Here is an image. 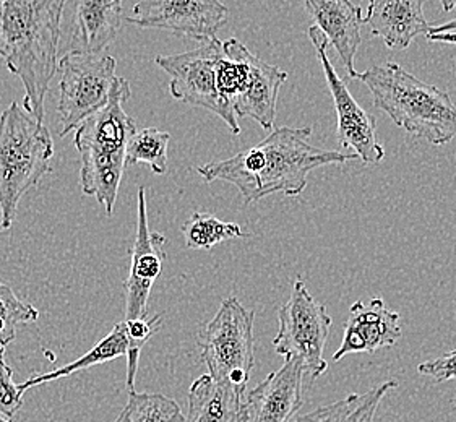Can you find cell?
Returning a JSON list of instances; mask_svg holds the SVG:
<instances>
[{
    "mask_svg": "<svg viewBox=\"0 0 456 422\" xmlns=\"http://www.w3.org/2000/svg\"><path fill=\"white\" fill-rule=\"evenodd\" d=\"M54 140L43 122L13 101L0 114V230L9 231L25 193L51 171Z\"/></svg>",
    "mask_w": 456,
    "mask_h": 422,
    "instance_id": "5b68a950",
    "label": "cell"
},
{
    "mask_svg": "<svg viewBox=\"0 0 456 422\" xmlns=\"http://www.w3.org/2000/svg\"><path fill=\"white\" fill-rule=\"evenodd\" d=\"M428 39L432 43H447L456 45V33H437V35H428Z\"/></svg>",
    "mask_w": 456,
    "mask_h": 422,
    "instance_id": "83f0119b",
    "label": "cell"
},
{
    "mask_svg": "<svg viewBox=\"0 0 456 422\" xmlns=\"http://www.w3.org/2000/svg\"><path fill=\"white\" fill-rule=\"evenodd\" d=\"M311 135L312 127H280L256 147L224 161L199 166L197 173L205 183L224 181L238 187L246 203L276 192L297 197L307 187V175L314 169L357 159L354 153L312 147Z\"/></svg>",
    "mask_w": 456,
    "mask_h": 422,
    "instance_id": "6da1fadb",
    "label": "cell"
},
{
    "mask_svg": "<svg viewBox=\"0 0 456 422\" xmlns=\"http://www.w3.org/2000/svg\"><path fill=\"white\" fill-rule=\"evenodd\" d=\"M114 422H183V413L169 396L130 392L127 404Z\"/></svg>",
    "mask_w": 456,
    "mask_h": 422,
    "instance_id": "603a6c76",
    "label": "cell"
},
{
    "mask_svg": "<svg viewBox=\"0 0 456 422\" xmlns=\"http://www.w3.org/2000/svg\"><path fill=\"white\" fill-rule=\"evenodd\" d=\"M309 37L315 46L320 64L323 67L325 78L329 83L330 93L337 110V137L345 150H353L364 165H379L385 158V150L377 138L375 119L367 114L351 92L346 82L337 74L329 59V39L317 27L309 28Z\"/></svg>",
    "mask_w": 456,
    "mask_h": 422,
    "instance_id": "30bf717a",
    "label": "cell"
},
{
    "mask_svg": "<svg viewBox=\"0 0 456 422\" xmlns=\"http://www.w3.org/2000/svg\"><path fill=\"white\" fill-rule=\"evenodd\" d=\"M247 390L201 376L189 390L183 422H248Z\"/></svg>",
    "mask_w": 456,
    "mask_h": 422,
    "instance_id": "ac0fdd59",
    "label": "cell"
},
{
    "mask_svg": "<svg viewBox=\"0 0 456 422\" xmlns=\"http://www.w3.org/2000/svg\"><path fill=\"white\" fill-rule=\"evenodd\" d=\"M402 335V315L388 309L382 299L357 301L349 309L343 341L335 351L333 361L338 362L347 354L390 348L400 341Z\"/></svg>",
    "mask_w": 456,
    "mask_h": 422,
    "instance_id": "5bb4252c",
    "label": "cell"
},
{
    "mask_svg": "<svg viewBox=\"0 0 456 422\" xmlns=\"http://www.w3.org/2000/svg\"><path fill=\"white\" fill-rule=\"evenodd\" d=\"M444 7V12H452L456 9V0H438Z\"/></svg>",
    "mask_w": 456,
    "mask_h": 422,
    "instance_id": "f546056e",
    "label": "cell"
},
{
    "mask_svg": "<svg viewBox=\"0 0 456 422\" xmlns=\"http://www.w3.org/2000/svg\"><path fill=\"white\" fill-rule=\"evenodd\" d=\"M128 346H130V341H128L127 327H126L124 321H120L112 329L108 337H104L100 343H96L86 354L75 359L73 362H69L64 368L49 370L46 374L29 377L25 384L20 385V390L25 394L27 390L33 388V386L45 385L49 382L72 376L75 372L86 370V369L93 368V366H100V364L110 362L114 359L124 358V356L127 358Z\"/></svg>",
    "mask_w": 456,
    "mask_h": 422,
    "instance_id": "44dd1931",
    "label": "cell"
},
{
    "mask_svg": "<svg viewBox=\"0 0 456 422\" xmlns=\"http://www.w3.org/2000/svg\"><path fill=\"white\" fill-rule=\"evenodd\" d=\"M167 239L150 228L145 187L138 189L137 232L132 248L130 272L124 281L126 321L148 319V297L163 272Z\"/></svg>",
    "mask_w": 456,
    "mask_h": 422,
    "instance_id": "4fadbf2b",
    "label": "cell"
},
{
    "mask_svg": "<svg viewBox=\"0 0 456 422\" xmlns=\"http://www.w3.org/2000/svg\"><path fill=\"white\" fill-rule=\"evenodd\" d=\"M116 59L108 54H65L59 59V135L65 137L110 102L118 83Z\"/></svg>",
    "mask_w": 456,
    "mask_h": 422,
    "instance_id": "ba28073f",
    "label": "cell"
},
{
    "mask_svg": "<svg viewBox=\"0 0 456 422\" xmlns=\"http://www.w3.org/2000/svg\"><path fill=\"white\" fill-rule=\"evenodd\" d=\"M171 135L163 130L148 127L137 132L128 142L126 165H146L155 174L167 171V147Z\"/></svg>",
    "mask_w": 456,
    "mask_h": 422,
    "instance_id": "cb8c5ba5",
    "label": "cell"
},
{
    "mask_svg": "<svg viewBox=\"0 0 456 422\" xmlns=\"http://www.w3.org/2000/svg\"><path fill=\"white\" fill-rule=\"evenodd\" d=\"M0 422H12V421H9V419H5V418H2V416H0Z\"/></svg>",
    "mask_w": 456,
    "mask_h": 422,
    "instance_id": "4dcf8cb0",
    "label": "cell"
},
{
    "mask_svg": "<svg viewBox=\"0 0 456 422\" xmlns=\"http://www.w3.org/2000/svg\"><path fill=\"white\" fill-rule=\"evenodd\" d=\"M288 80V74L276 65H270L256 55L248 57V78L234 112L236 118H250L265 130L273 129L278 94Z\"/></svg>",
    "mask_w": 456,
    "mask_h": 422,
    "instance_id": "d6986e66",
    "label": "cell"
},
{
    "mask_svg": "<svg viewBox=\"0 0 456 422\" xmlns=\"http://www.w3.org/2000/svg\"><path fill=\"white\" fill-rule=\"evenodd\" d=\"M437 33H456V19L448 21L445 25L430 28L429 35H437Z\"/></svg>",
    "mask_w": 456,
    "mask_h": 422,
    "instance_id": "f1b7e54d",
    "label": "cell"
},
{
    "mask_svg": "<svg viewBox=\"0 0 456 422\" xmlns=\"http://www.w3.org/2000/svg\"><path fill=\"white\" fill-rule=\"evenodd\" d=\"M124 21V0H65L59 59L65 54H102Z\"/></svg>",
    "mask_w": 456,
    "mask_h": 422,
    "instance_id": "7c38bea8",
    "label": "cell"
},
{
    "mask_svg": "<svg viewBox=\"0 0 456 422\" xmlns=\"http://www.w3.org/2000/svg\"><path fill=\"white\" fill-rule=\"evenodd\" d=\"M357 78L372 93L375 108L411 135L436 147L456 137V106L450 94L420 82L402 65H375Z\"/></svg>",
    "mask_w": 456,
    "mask_h": 422,
    "instance_id": "277c9868",
    "label": "cell"
},
{
    "mask_svg": "<svg viewBox=\"0 0 456 422\" xmlns=\"http://www.w3.org/2000/svg\"><path fill=\"white\" fill-rule=\"evenodd\" d=\"M223 43L218 37L200 43V46L183 54L156 55L155 62L171 77L169 93L177 101L203 108L224 120L229 130L239 135V119L218 92V62Z\"/></svg>",
    "mask_w": 456,
    "mask_h": 422,
    "instance_id": "9c48e42d",
    "label": "cell"
},
{
    "mask_svg": "<svg viewBox=\"0 0 456 422\" xmlns=\"http://www.w3.org/2000/svg\"><path fill=\"white\" fill-rule=\"evenodd\" d=\"M132 96L124 77L118 78L110 102L75 129L73 145L80 155V185L94 197L106 215H114L122 175L126 171L128 142L137 134V122L124 110Z\"/></svg>",
    "mask_w": 456,
    "mask_h": 422,
    "instance_id": "3957f363",
    "label": "cell"
},
{
    "mask_svg": "<svg viewBox=\"0 0 456 422\" xmlns=\"http://www.w3.org/2000/svg\"><path fill=\"white\" fill-rule=\"evenodd\" d=\"M65 0H0V57L25 86L23 108L45 120V98L57 74Z\"/></svg>",
    "mask_w": 456,
    "mask_h": 422,
    "instance_id": "7a4b0ae2",
    "label": "cell"
},
{
    "mask_svg": "<svg viewBox=\"0 0 456 422\" xmlns=\"http://www.w3.org/2000/svg\"><path fill=\"white\" fill-rule=\"evenodd\" d=\"M183 234L185 246L195 250H210L224 240L246 238L239 224L221 221L210 213H193L183 223Z\"/></svg>",
    "mask_w": 456,
    "mask_h": 422,
    "instance_id": "7402d4cb",
    "label": "cell"
},
{
    "mask_svg": "<svg viewBox=\"0 0 456 422\" xmlns=\"http://www.w3.org/2000/svg\"><path fill=\"white\" fill-rule=\"evenodd\" d=\"M304 4L315 20V27L329 39V45L335 47L347 77L357 78L354 59L362 43L361 28L364 25L361 7L351 0H304Z\"/></svg>",
    "mask_w": 456,
    "mask_h": 422,
    "instance_id": "2e32d148",
    "label": "cell"
},
{
    "mask_svg": "<svg viewBox=\"0 0 456 422\" xmlns=\"http://www.w3.org/2000/svg\"><path fill=\"white\" fill-rule=\"evenodd\" d=\"M418 372L420 376L429 377L437 384L453 380L456 378V349L434 361L422 362L418 366Z\"/></svg>",
    "mask_w": 456,
    "mask_h": 422,
    "instance_id": "4316f807",
    "label": "cell"
},
{
    "mask_svg": "<svg viewBox=\"0 0 456 422\" xmlns=\"http://www.w3.org/2000/svg\"><path fill=\"white\" fill-rule=\"evenodd\" d=\"M422 7L424 0H369L364 23L374 37H382L385 46L403 51L416 37L429 35Z\"/></svg>",
    "mask_w": 456,
    "mask_h": 422,
    "instance_id": "e0dca14e",
    "label": "cell"
},
{
    "mask_svg": "<svg viewBox=\"0 0 456 422\" xmlns=\"http://www.w3.org/2000/svg\"><path fill=\"white\" fill-rule=\"evenodd\" d=\"M39 311L33 304L20 299L9 285L0 283V346L17 338V329L23 323L37 321Z\"/></svg>",
    "mask_w": 456,
    "mask_h": 422,
    "instance_id": "d4e9b609",
    "label": "cell"
},
{
    "mask_svg": "<svg viewBox=\"0 0 456 422\" xmlns=\"http://www.w3.org/2000/svg\"><path fill=\"white\" fill-rule=\"evenodd\" d=\"M280 329L274 337V351L284 359H294L304 372L319 378L329 369L323 358L331 329L327 305L319 303L301 278L292 285L291 296L280 307Z\"/></svg>",
    "mask_w": 456,
    "mask_h": 422,
    "instance_id": "52a82bcc",
    "label": "cell"
},
{
    "mask_svg": "<svg viewBox=\"0 0 456 422\" xmlns=\"http://www.w3.org/2000/svg\"><path fill=\"white\" fill-rule=\"evenodd\" d=\"M304 369L294 359H284L278 370L247 394L248 422H292L304 404Z\"/></svg>",
    "mask_w": 456,
    "mask_h": 422,
    "instance_id": "9a60e30c",
    "label": "cell"
},
{
    "mask_svg": "<svg viewBox=\"0 0 456 422\" xmlns=\"http://www.w3.org/2000/svg\"><path fill=\"white\" fill-rule=\"evenodd\" d=\"M23 406V392L13 382V370L5 362V346H0V416L12 421Z\"/></svg>",
    "mask_w": 456,
    "mask_h": 422,
    "instance_id": "484cf974",
    "label": "cell"
},
{
    "mask_svg": "<svg viewBox=\"0 0 456 422\" xmlns=\"http://www.w3.org/2000/svg\"><path fill=\"white\" fill-rule=\"evenodd\" d=\"M256 312L226 297L199 338L201 358L215 380L247 390L256 366Z\"/></svg>",
    "mask_w": 456,
    "mask_h": 422,
    "instance_id": "8992f818",
    "label": "cell"
},
{
    "mask_svg": "<svg viewBox=\"0 0 456 422\" xmlns=\"http://www.w3.org/2000/svg\"><path fill=\"white\" fill-rule=\"evenodd\" d=\"M228 19V7L221 0H140L127 21L203 43L216 37Z\"/></svg>",
    "mask_w": 456,
    "mask_h": 422,
    "instance_id": "8fae6325",
    "label": "cell"
},
{
    "mask_svg": "<svg viewBox=\"0 0 456 422\" xmlns=\"http://www.w3.org/2000/svg\"><path fill=\"white\" fill-rule=\"evenodd\" d=\"M396 388V380H387L365 394H351L335 403L297 416L292 422H375V414L382 400Z\"/></svg>",
    "mask_w": 456,
    "mask_h": 422,
    "instance_id": "ffe728a7",
    "label": "cell"
}]
</instances>
